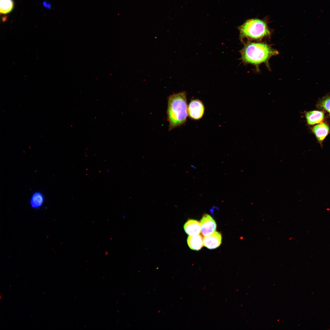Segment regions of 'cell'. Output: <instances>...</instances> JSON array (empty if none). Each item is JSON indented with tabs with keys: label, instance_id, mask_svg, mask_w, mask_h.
<instances>
[{
	"label": "cell",
	"instance_id": "cell-6",
	"mask_svg": "<svg viewBox=\"0 0 330 330\" xmlns=\"http://www.w3.org/2000/svg\"><path fill=\"white\" fill-rule=\"evenodd\" d=\"M221 233L215 231L211 235L204 236V245L210 249H214L220 246L222 242Z\"/></svg>",
	"mask_w": 330,
	"mask_h": 330
},
{
	"label": "cell",
	"instance_id": "cell-4",
	"mask_svg": "<svg viewBox=\"0 0 330 330\" xmlns=\"http://www.w3.org/2000/svg\"><path fill=\"white\" fill-rule=\"evenodd\" d=\"M204 107L202 102L198 99L192 100L188 107V115L194 120H198L203 116Z\"/></svg>",
	"mask_w": 330,
	"mask_h": 330
},
{
	"label": "cell",
	"instance_id": "cell-11",
	"mask_svg": "<svg viewBox=\"0 0 330 330\" xmlns=\"http://www.w3.org/2000/svg\"><path fill=\"white\" fill-rule=\"evenodd\" d=\"M44 200V197L42 194L40 192H36L32 195L30 200V204L32 208L38 209L43 205Z\"/></svg>",
	"mask_w": 330,
	"mask_h": 330
},
{
	"label": "cell",
	"instance_id": "cell-12",
	"mask_svg": "<svg viewBox=\"0 0 330 330\" xmlns=\"http://www.w3.org/2000/svg\"><path fill=\"white\" fill-rule=\"evenodd\" d=\"M14 6L13 0H0V11L3 14L8 13L12 10Z\"/></svg>",
	"mask_w": 330,
	"mask_h": 330
},
{
	"label": "cell",
	"instance_id": "cell-10",
	"mask_svg": "<svg viewBox=\"0 0 330 330\" xmlns=\"http://www.w3.org/2000/svg\"><path fill=\"white\" fill-rule=\"evenodd\" d=\"M305 116L308 124L312 125L321 121L324 118V114L322 111H313L306 112Z\"/></svg>",
	"mask_w": 330,
	"mask_h": 330
},
{
	"label": "cell",
	"instance_id": "cell-5",
	"mask_svg": "<svg viewBox=\"0 0 330 330\" xmlns=\"http://www.w3.org/2000/svg\"><path fill=\"white\" fill-rule=\"evenodd\" d=\"M200 223L201 232L204 236L209 235L216 231V222L209 215L204 214L201 219Z\"/></svg>",
	"mask_w": 330,
	"mask_h": 330
},
{
	"label": "cell",
	"instance_id": "cell-8",
	"mask_svg": "<svg viewBox=\"0 0 330 330\" xmlns=\"http://www.w3.org/2000/svg\"><path fill=\"white\" fill-rule=\"evenodd\" d=\"M312 130L318 141L321 145L323 141L328 133V126L325 123L319 124L314 126Z\"/></svg>",
	"mask_w": 330,
	"mask_h": 330
},
{
	"label": "cell",
	"instance_id": "cell-9",
	"mask_svg": "<svg viewBox=\"0 0 330 330\" xmlns=\"http://www.w3.org/2000/svg\"><path fill=\"white\" fill-rule=\"evenodd\" d=\"M187 242L189 248L191 249L198 251L204 245V238L200 234L189 235L187 239Z\"/></svg>",
	"mask_w": 330,
	"mask_h": 330
},
{
	"label": "cell",
	"instance_id": "cell-3",
	"mask_svg": "<svg viewBox=\"0 0 330 330\" xmlns=\"http://www.w3.org/2000/svg\"><path fill=\"white\" fill-rule=\"evenodd\" d=\"M268 23L267 19L256 18L247 20L238 28L240 39L242 41L244 38H247L250 40L260 41L264 38L269 37L271 34V30L268 27Z\"/></svg>",
	"mask_w": 330,
	"mask_h": 330
},
{
	"label": "cell",
	"instance_id": "cell-7",
	"mask_svg": "<svg viewBox=\"0 0 330 330\" xmlns=\"http://www.w3.org/2000/svg\"><path fill=\"white\" fill-rule=\"evenodd\" d=\"M184 229L185 233L189 235H198L201 232V224L197 220L189 219L184 224Z\"/></svg>",
	"mask_w": 330,
	"mask_h": 330
},
{
	"label": "cell",
	"instance_id": "cell-1",
	"mask_svg": "<svg viewBox=\"0 0 330 330\" xmlns=\"http://www.w3.org/2000/svg\"><path fill=\"white\" fill-rule=\"evenodd\" d=\"M241 59L244 64L258 67L261 64H268L269 59L278 54L277 50L264 43L248 42L240 51Z\"/></svg>",
	"mask_w": 330,
	"mask_h": 330
},
{
	"label": "cell",
	"instance_id": "cell-13",
	"mask_svg": "<svg viewBox=\"0 0 330 330\" xmlns=\"http://www.w3.org/2000/svg\"><path fill=\"white\" fill-rule=\"evenodd\" d=\"M319 105L330 114V97H327L323 98L319 102Z\"/></svg>",
	"mask_w": 330,
	"mask_h": 330
},
{
	"label": "cell",
	"instance_id": "cell-2",
	"mask_svg": "<svg viewBox=\"0 0 330 330\" xmlns=\"http://www.w3.org/2000/svg\"><path fill=\"white\" fill-rule=\"evenodd\" d=\"M167 115L170 130L185 123L188 115L185 92L174 94L169 97Z\"/></svg>",
	"mask_w": 330,
	"mask_h": 330
}]
</instances>
